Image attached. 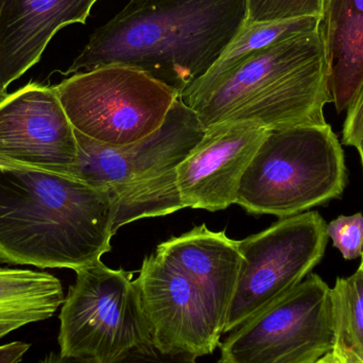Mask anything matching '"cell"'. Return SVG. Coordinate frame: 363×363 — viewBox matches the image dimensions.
<instances>
[{"label": "cell", "instance_id": "3", "mask_svg": "<svg viewBox=\"0 0 363 363\" xmlns=\"http://www.w3.org/2000/svg\"><path fill=\"white\" fill-rule=\"evenodd\" d=\"M332 104L320 29L250 57L188 106L206 130L251 121L269 130L324 125Z\"/></svg>", "mask_w": 363, "mask_h": 363}, {"label": "cell", "instance_id": "7", "mask_svg": "<svg viewBox=\"0 0 363 363\" xmlns=\"http://www.w3.org/2000/svg\"><path fill=\"white\" fill-rule=\"evenodd\" d=\"M55 89L74 129L110 147L155 133L179 98L172 87L123 65L74 74Z\"/></svg>", "mask_w": 363, "mask_h": 363}, {"label": "cell", "instance_id": "27", "mask_svg": "<svg viewBox=\"0 0 363 363\" xmlns=\"http://www.w3.org/2000/svg\"><path fill=\"white\" fill-rule=\"evenodd\" d=\"M321 362H323L324 363H328V362H326L325 359H324V358H323V359L321 360Z\"/></svg>", "mask_w": 363, "mask_h": 363}, {"label": "cell", "instance_id": "17", "mask_svg": "<svg viewBox=\"0 0 363 363\" xmlns=\"http://www.w3.org/2000/svg\"><path fill=\"white\" fill-rule=\"evenodd\" d=\"M319 17H301L271 23H245L225 47L206 74L190 84L179 95V99L189 106L204 95L220 79L238 67L252 55L277 43L301 34L313 33L320 29Z\"/></svg>", "mask_w": 363, "mask_h": 363}, {"label": "cell", "instance_id": "2", "mask_svg": "<svg viewBox=\"0 0 363 363\" xmlns=\"http://www.w3.org/2000/svg\"><path fill=\"white\" fill-rule=\"evenodd\" d=\"M114 235V207L104 188L0 166V262L77 271L101 260Z\"/></svg>", "mask_w": 363, "mask_h": 363}, {"label": "cell", "instance_id": "28", "mask_svg": "<svg viewBox=\"0 0 363 363\" xmlns=\"http://www.w3.org/2000/svg\"><path fill=\"white\" fill-rule=\"evenodd\" d=\"M2 98V96H1V94H0V99H1Z\"/></svg>", "mask_w": 363, "mask_h": 363}, {"label": "cell", "instance_id": "5", "mask_svg": "<svg viewBox=\"0 0 363 363\" xmlns=\"http://www.w3.org/2000/svg\"><path fill=\"white\" fill-rule=\"evenodd\" d=\"M347 185L345 152L328 123L270 130L245 172L236 204L283 218L340 198Z\"/></svg>", "mask_w": 363, "mask_h": 363}, {"label": "cell", "instance_id": "4", "mask_svg": "<svg viewBox=\"0 0 363 363\" xmlns=\"http://www.w3.org/2000/svg\"><path fill=\"white\" fill-rule=\"evenodd\" d=\"M78 159L70 177L104 188L114 207V232L145 218L162 217L184 207L177 169L202 140L196 113L177 99L163 125L125 147L95 142L74 130Z\"/></svg>", "mask_w": 363, "mask_h": 363}, {"label": "cell", "instance_id": "9", "mask_svg": "<svg viewBox=\"0 0 363 363\" xmlns=\"http://www.w3.org/2000/svg\"><path fill=\"white\" fill-rule=\"evenodd\" d=\"M326 225L318 211H306L238 241L242 262L223 334L283 298L311 274L325 254Z\"/></svg>", "mask_w": 363, "mask_h": 363}, {"label": "cell", "instance_id": "10", "mask_svg": "<svg viewBox=\"0 0 363 363\" xmlns=\"http://www.w3.org/2000/svg\"><path fill=\"white\" fill-rule=\"evenodd\" d=\"M74 129L55 86L31 82L0 99V166L70 176Z\"/></svg>", "mask_w": 363, "mask_h": 363}, {"label": "cell", "instance_id": "18", "mask_svg": "<svg viewBox=\"0 0 363 363\" xmlns=\"http://www.w3.org/2000/svg\"><path fill=\"white\" fill-rule=\"evenodd\" d=\"M335 347L350 350L363 360V270L337 279L330 288ZM334 347V349H335Z\"/></svg>", "mask_w": 363, "mask_h": 363}, {"label": "cell", "instance_id": "29", "mask_svg": "<svg viewBox=\"0 0 363 363\" xmlns=\"http://www.w3.org/2000/svg\"><path fill=\"white\" fill-rule=\"evenodd\" d=\"M318 363H324V362H318Z\"/></svg>", "mask_w": 363, "mask_h": 363}, {"label": "cell", "instance_id": "20", "mask_svg": "<svg viewBox=\"0 0 363 363\" xmlns=\"http://www.w3.org/2000/svg\"><path fill=\"white\" fill-rule=\"evenodd\" d=\"M326 233L345 260L360 258L363 253V215L339 216L328 223Z\"/></svg>", "mask_w": 363, "mask_h": 363}, {"label": "cell", "instance_id": "23", "mask_svg": "<svg viewBox=\"0 0 363 363\" xmlns=\"http://www.w3.org/2000/svg\"><path fill=\"white\" fill-rule=\"evenodd\" d=\"M29 343L15 341L0 345V363H19L29 351Z\"/></svg>", "mask_w": 363, "mask_h": 363}, {"label": "cell", "instance_id": "12", "mask_svg": "<svg viewBox=\"0 0 363 363\" xmlns=\"http://www.w3.org/2000/svg\"><path fill=\"white\" fill-rule=\"evenodd\" d=\"M269 131L251 121L207 128L177 169L184 207L218 211L235 204L241 180Z\"/></svg>", "mask_w": 363, "mask_h": 363}, {"label": "cell", "instance_id": "26", "mask_svg": "<svg viewBox=\"0 0 363 363\" xmlns=\"http://www.w3.org/2000/svg\"><path fill=\"white\" fill-rule=\"evenodd\" d=\"M359 267H360V268H362V270H363V253H362V264H360V266H359Z\"/></svg>", "mask_w": 363, "mask_h": 363}, {"label": "cell", "instance_id": "13", "mask_svg": "<svg viewBox=\"0 0 363 363\" xmlns=\"http://www.w3.org/2000/svg\"><path fill=\"white\" fill-rule=\"evenodd\" d=\"M98 0H0V94L33 67L55 33L85 23Z\"/></svg>", "mask_w": 363, "mask_h": 363}, {"label": "cell", "instance_id": "1", "mask_svg": "<svg viewBox=\"0 0 363 363\" xmlns=\"http://www.w3.org/2000/svg\"><path fill=\"white\" fill-rule=\"evenodd\" d=\"M247 19V0H130L64 74L135 68L178 91L206 74Z\"/></svg>", "mask_w": 363, "mask_h": 363}, {"label": "cell", "instance_id": "11", "mask_svg": "<svg viewBox=\"0 0 363 363\" xmlns=\"http://www.w3.org/2000/svg\"><path fill=\"white\" fill-rule=\"evenodd\" d=\"M135 283L157 349L199 358L219 347L222 335L200 289L178 267L155 252L145 258Z\"/></svg>", "mask_w": 363, "mask_h": 363}, {"label": "cell", "instance_id": "8", "mask_svg": "<svg viewBox=\"0 0 363 363\" xmlns=\"http://www.w3.org/2000/svg\"><path fill=\"white\" fill-rule=\"evenodd\" d=\"M218 363H318L335 347L330 287L311 273L230 332Z\"/></svg>", "mask_w": 363, "mask_h": 363}, {"label": "cell", "instance_id": "21", "mask_svg": "<svg viewBox=\"0 0 363 363\" xmlns=\"http://www.w3.org/2000/svg\"><path fill=\"white\" fill-rule=\"evenodd\" d=\"M198 357L187 353H165L153 343L134 347L113 363H196ZM40 363H95L79 358L66 357L60 353H50Z\"/></svg>", "mask_w": 363, "mask_h": 363}, {"label": "cell", "instance_id": "25", "mask_svg": "<svg viewBox=\"0 0 363 363\" xmlns=\"http://www.w3.org/2000/svg\"><path fill=\"white\" fill-rule=\"evenodd\" d=\"M356 149H357L358 152H359L360 159H362V168H363V138L362 140H360L359 144L357 145V147H356Z\"/></svg>", "mask_w": 363, "mask_h": 363}, {"label": "cell", "instance_id": "6", "mask_svg": "<svg viewBox=\"0 0 363 363\" xmlns=\"http://www.w3.org/2000/svg\"><path fill=\"white\" fill-rule=\"evenodd\" d=\"M60 313V354L95 363H113L152 342L133 273L101 260L76 271Z\"/></svg>", "mask_w": 363, "mask_h": 363}, {"label": "cell", "instance_id": "14", "mask_svg": "<svg viewBox=\"0 0 363 363\" xmlns=\"http://www.w3.org/2000/svg\"><path fill=\"white\" fill-rule=\"evenodd\" d=\"M155 252L198 286L218 330L223 335L242 262L238 240L203 224L161 243Z\"/></svg>", "mask_w": 363, "mask_h": 363}, {"label": "cell", "instance_id": "22", "mask_svg": "<svg viewBox=\"0 0 363 363\" xmlns=\"http://www.w3.org/2000/svg\"><path fill=\"white\" fill-rule=\"evenodd\" d=\"M347 112L341 144L356 148L363 138V86Z\"/></svg>", "mask_w": 363, "mask_h": 363}, {"label": "cell", "instance_id": "19", "mask_svg": "<svg viewBox=\"0 0 363 363\" xmlns=\"http://www.w3.org/2000/svg\"><path fill=\"white\" fill-rule=\"evenodd\" d=\"M326 0H247L245 23H271L323 14Z\"/></svg>", "mask_w": 363, "mask_h": 363}, {"label": "cell", "instance_id": "15", "mask_svg": "<svg viewBox=\"0 0 363 363\" xmlns=\"http://www.w3.org/2000/svg\"><path fill=\"white\" fill-rule=\"evenodd\" d=\"M320 32L332 104L341 114L363 86V0H326Z\"/></svg>", "mask_w": 363, "mask_h": 363}, {"label": "cell", "instance_id": "24", "mask_svg": "<svg viewBox=\"0 0 363 363\" xmlns=\"http://www.w3.org/2000/svg\"><path fill=\"white\" fill-rule=\"evenodd\" d=\"M324 359L328 363H363L362 358L358 357L354 352L340 347H335Z\"/></svg>", "mask_w": 363, "mask_h": 363}, {"label": "cell", "instance_id": "16", "mask_svg": "<svg viewBox=\"0 0 363 363\" xmlns=\"http://www.w3.org/2000/svg\"><path fill=\"white\" fill-rule=\"evenodd\" d=\"M64 300L61 281L50 273L0 267V340L52 317Z\"/></svg>", "mask_w": 363, "mask_h": 363}]
</instances>
